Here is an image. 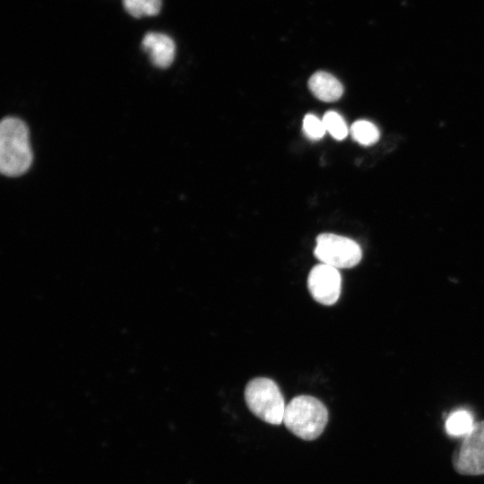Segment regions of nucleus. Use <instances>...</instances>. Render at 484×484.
I'll return each mask as SVG.
<instances>
[{
    "instance_id": "f257e3e1",
    "label": "nucleus",
    "mask_w": 484,
    "mask_h": 484,
    "mask_svg": "<svg viewBox=\"0 0 484 484\" xmlns=\"http://www.w3.org/2000/svg\"><path fill=\"white\" fill-rule=\"evenodd\" d=\"M29 130L20 118L7 117L0 124V170L8 177L24 174L32 163Z\"/></svg>"
},
{
    "instance_id": "f03ea898",
    "label": "nucleus",
    "mask_w": 484,
    "mask_h": 484,
    "mask_svg": "<svg viewBox=\"0 0 484 484\" xmlns=\"http://www.w3.org/2000/svg\"><path fill=\"white\" fill-rule=\"evenodd\" d=\"M328 419V410L321 401L310 395H298L286 405L283 423L298 437L311 441L323 433Z\"/></svg>"
},
{
    "instance_id": "7ed1b4c3",
    "label": "nucleus",
    "mask_w": 484,
    "mask_h": 484,
    "mask_svg": "<svg viewBox=\"0 0 484 484\" xmlns=\"http://www.w3.org/2000/svg\"><path fill=\"white\" fill-rule=\"evenodd\" d=\"M245 401L260 419L272 425L283 422L285 401L278 385L267 377H255L246 385Z\"/></svg>"
},
{
    "instance_id": "20e7f679",
    "label": "nucleus",
    "mask_w": 484,
    "mask_h": 484,
    "mask_svg": "<svg viewBox=\"0 0 484 484\" xmlns=\"http://www.w3.org/2000/svg\"><path fill=\"white\" fill-rule=\"evenodd\" d=\"M315 240L314 255L322 264L336 269H344L357 265L361 260L362 251L359 245L349 238L322 233Z\"/></svg>"
},
{
    "instance_id": "39448f33",
    "label": "nucleus",
    "mask_w": 484,
    "mask_h": 484,
    "mask_svg": "<svg viewBox=\"0 0 484 484\" xmlns=\"http://www.w3.org/2000/svg\"><path fill=\"white\" fill-rule=\"evenodd\" d=\"M452 464L461 475L484 474V420L475 422L471 432L457 445Z\"/></svg>"
},
{
    "instance_id": "423d86ee",
    "label": "nucleus",
    "mask_w": 484,
    "mask_h": 484,
    "mask_svg": "<svg viewBox=\"0 0 484 484\" xmlns=\"http://www.w3.org/2000/svg\"><path fill=\"white\" fill-rule=\"evenodd\" d=\"M307 288L312 298L318 303L333 305L341 290V277L338 269L325 264L315 265L307 276Z\"/></svg>"
},
{
    "instance_id": "0eeeda50",
    "label": "nucleus",
    "mask_w": 484,
    "mask_h": 484,
    "mask_svg": "<svg viewBox=\"0 0 484 484\" xmlns=\"http://www.w3.org/2000/svg\"><path fill=\"white\" fill-rule=\"evenodd\" d=\"M143 48L150 55L152 64L160 68H166L171 65L175 56L176 47L169 36L149 32L143 39Z\"/></svg>"
},
{
    "instance_id": "6e6552de",
    "label": "nucleus",
    "mask_w": 484,
    "mask_h": 484,
    "mask_svg": "<svg viewBox=\"0 0 484 484\" xmlns=\"http://www.w3.org/2000/svg\"><path fill=\"white\" fill-rule=\"evenodd\" d=\"M308 87L315 97L324 102L336 101L343 93V87L339 80L323 71L316 72L310 77Z\"/></svg>"
},
{
    "instance_id": "1a4fd4ad",
    "label": "nucleus",
    "mask_w": 484,
    "mask_h": 484,
    "mask_svg": "<svg viewBox=\"0 0 484 484\" xmlns=\"http://www.w3.org/2000/svg\"><path fill=\"white\" fill-rule=\"evenodd\" d=\"M475 422L472 414L466 410L453 411L445 420V428L447 435L454 437L467 436L472 429Z\"/></svg>"
},
{
    "instance_id": "9d476101",
    "label": "nucleus",
    "mask_w": 484,
    "mask_h": 484,
    "mask_svg": "<svg viewBox=\"0 0 484 484\" xmlns=\"http://www.w3.org/2000/svg\"><path fill=\"white\" fill-rule=\"evenodd\" d=\"M352 138L362 145H371L376 143L380 134L378 128L367 120H358L350 127Z\"/></svg>"
},
{
    "instance_id": "9b49d317",
    "label": "nucleus",
    "mask_w": 484,
    "mask_h": 484,
    "mask_svg": "<svg viewBox=\"0 0 484 484\" xmlns=\"http://www.w3.org/2000/svg\"><path fill=\"white\" fill-rule=\"evenodd\" d=\"M124 7L132 16L156 15L161 7V0H123Z\"/></svg>"
},
{
    "instance_id": "f8f14e48",
    "label": "nucleus",
    "mask_w": 484,
    "mask_h": 484,
    "mask_svg": "<svg viewBox=\"0 0 484 484\" xmlns=\"http://www.w3.org/2000/svg\"><path fill=\"white\" fill-rule=\"evenodd\" d=\"M323 123L327 132L336 140H342L348 134V127L342 117L334 111L324 115Z\"/></svg>"
},
{
    "instance_id": "ddd939ff",
    "label": "nucleus",
    "mask_w": 484,
    "mask_h": 484,
    "mask_svg": "<svg viewBox=\"0 0 484 484\" xmlns=\"http://www.w3.org/2000/svg\"><path fill=\"white\" fill-rule=\"evenodd\" d=\"M303 131L309 139L319 140L324 135L326 129L322 119L313 114H307L303 120Z\"/></svg>"
}]
</instances>
